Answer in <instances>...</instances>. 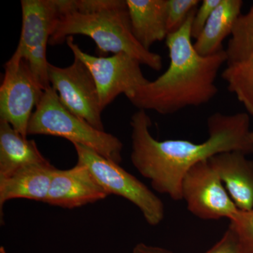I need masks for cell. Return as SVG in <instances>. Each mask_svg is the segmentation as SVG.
Wrapping results in <instances>:
<instances>
[{"instance_id":"cell-16","label":"cell","mask_w":253,"mask_h":253,"mask_svg":"<svg viewBox=\"0 0 253 253\" xmlns=\"http://www.w3.org/2000/svg\"><path fill=\"white\" fill-rule=\"evenodd\" d=\"M244 1L221 0L194 43L198 54L209 56L224 50L222 43L232 33Z\"/></svg>"},{"instance_id":"cell-24","label":"cell","mask_w":253,"mask_h":253,"mask_svg":"<svg viewBox=\"0 0 253 253\" xmlns=\"http://www.w3.org/2000/svg\"><path fill=\"white\" fill-rule=\"evenodd\" d=\"M0 253H6V250H5L4 247H3V246H1V247H0Z\"/></svg>"},{"instance_id":"cell-15","label":"cell","mask_w":253,"mask_h":253,"mask_svg":"<svg viewBox=\"0 0 253 253\" xmlns=\"http://www.w3.org/2000/svg\"><path fill=\"white\" fill-rule=\"evenodd\" d=\"M49 162L36 141L27 139L9 123L0 121V179L9 177L28 166Z\"/></svg>"},{"instance_id":"cell-19","label":"cell","mask_w":253,"mask_h":253,"mask_svg":"<svg viewBox=\"0 0 253 253\" xmlns=\"http://www.w3.org/2000/svg\"><path fill=\"white\" fill-rule=\"evenodd\" d=\"M199 0H168L167 30L168 35L182 27L190 14L197 9Z\"/></svg>"},{"instance_id":"cell-13","label":"cell","mask_w":253,"mask_h":253,"mask_svg":"<svg viewBox=\"0 0 253 253\" xmlns=\"http://www.w3.org/2000/svg\"><path fill=\"white\" fill-rule=\"evenodd\" d=\"M56 168L51 163L33 165L0 179V212L7 201L24 199L45 203Z\"/></svg>"},{"instance_id":"cell-20","label":"cell","mask_w":253,"mask_h":253,"mask_svg":"<svg viewBox=\"0 0 253 253\" xmlns=\"http://www.w3.org/2000/svg\"><path fill=\"white\" fill-rule=\"evenodd\" d=\"M244 253H253V208L249 211H240L230 221Z\"/></svg>"},{"instance_id":"cell-3","label":"cell","mask_w":253,"mask_h":253,"mask_svg":"<svg viewBox=\"0 0 253 253\" xmlns=\"http://www.w3.org/2000/svg\"><path fill=\"white\" fill-rule=\"evenodd\" d=\"M81 35L94 42L99 56L126 53L154 71L163 68L161 55L143 47L131 31L126 0H58L50 45Z\"/></svg>"},{"instance_id":"cell-9","label":"cell","mask_w":253,"mask_h":253,"mask_svg":"<svg viewBox=\"0 0 253 253\" xmlns=\"http://www.w3.org/2000/svg\"><path fill=\"white\" fill-rule=\"evenodd\" d=\"M0 86V121L27 138L28 125L44 94L24 60L10 58L4 66Z\"/></svg>"},{"instance_id":"cell-1","label":"cell","mask_w":253,"mask_h":253,"mask_svg":"<svg viewBox=\"0 0 253 253\" xmlns=\"http://www.w3.org/2000/svg\"><path fill=\"white\" fill-rule=\"evenodd\" d=\"M208 138L201 143L184 139L158 141L151 135L152 121L146 111L131 116V162L160 194L181 201V184L186 173L214 155L239 151L253 153V141L247 113H213L208 119Z\"/></svg>"},{"instance_id":"cell-21","label":"cell","mask_w":253,"mask_h":253,"mask_svg":"<svg viewBox=\"0 0 253 253\" xmlns=\"http://www.w3.org/2000/svg\"><path fill=\"white\" fill-rule=\"evenodd\" d=\"M221 0H204L201 3L199 9H196L194 20H193L192 28H191V36L195 40L198 38L200 33L204 29L208 19L211 17L213 11L220 4Z\"/></svg>"},{"instance_id":"cell-6","label":"cell","mask_w":253,"mask_h":253,"mask_svg":"<svg viewBox=\"0 0 253 253\" xmlns=\"http://www.w3.org/2000/svg\"><path fill=\"white\" fill-rule=\"evenodd\" d=\"M22 28L11 58L24 60L38 84L49 88L46 48L58 14V0H22Z\"/></svg>"},{"instance_id":"cell-5","label":"cell","mask_w":253,"mask_h":253,"mask_svg":"<svg viewBox=\"0 0 253 253\" xmlns=\"http://www.w3.org/2000/svg\"><path fill=\"white\" fill-rule=\"evenodd\" d=\"M73 145L77 154L78 164L87 168L109 195L121 196L134 204L149 225L157 226L162 222L165 217L164 204L147 186L119 164L94 150L81 144Z\"/></svg>"},{"instance_id":"cell-23","label":"cell","mask_w":253,"mask_h":253,"mask_svg":"<svg viewBox=\"0 0 253 253\" xmlns=\"http://www.w3.org/2000/svg\"><path fill=\"white\" fill-rule=\"evenodd\" d=\"M132 253H174L164 248L158 247V246H150L144 244V243H139L136 244L133 249Z\"/></svg>"},{"instance_id":"cell-4","label":"cell","mask_w":253,"mask_h":253,"mask_svg":"<svg viewBox=\"0 0 253 253\" xmlns=\"http://www.w3.org/2000/svg\"><path fill=\"white\" fill-rule=\"evenodd\" d=\"M39 134L59 136L72 144L83 145L117 164L123 161L122 141L68 111L51 86L44 91L28 125V135Z\"/></svg>"},{"instance_id":"cell-8","label":"cell","mask_w":253,"mask_h":253,"mask_svg":"<svg viewBox=\"0 0 253 253\" xmlns=\"http://www.w3.org/2000/svg\"><path fill=\"white\" fill-rule=\"evenodd\" d=\"M181 194L189 212L199 219L231 221L240 212L209 159L198 163L186 173Z\"/></svg>"},{"instance_id":"cell-25","label":"cell","mask_w":253,"mask_h":253,"mask_svg":"<svg viewBox=\"0 0 253 253\" xmlns=\"http://www.w3.org/2000/svg\"><path fill=\"white\" fill-rule=\"evenodd\" d=\"M251 139H252V140L253 141V131H251Z\"/></svg>"},{"instance_id":"cell-12","label":"cell","mask_w":253,"mask_h":253,"mask_svg":"<svg viewBox=\"0 0 253 253\" xmlns=\"http://www.w3.org/2000/svg\"><path fill=\"white\" fill-rule=\"evenodd\" d=\"M239 151H229L209 158L231 199L241 211L253 208V161Z\"/></svg>"},{"instance_id":"cell-17","label":"cell","mask_w":253,"mask_h":253,"mask_svg":"<svg viewBox=\"0 0 253 253\" xmlns=\"http://www.w3.org/2000/svg\"><path fill=\"white\" fill-rule=\"evenodd\" d=\"M221 76L228 90L253 117V50L244 59L226 63Z\"/></svg>"},{"instance_id":"cell-18","label":"cell","mask_w":253,"mask_h":253,"mask_svg":"<svg viewBox=\"0 0 253 253\" xmlns=\"http://www.w3.org/2000/svg\"><path fill=\"white\" fill-rule=\"evenodd\" d=\"M253 50V4L246 14L240 15L225 49L226 63L246 57Z\"/></svg>"},{"instance_id":"cell-2","label":"cell","mask_w":253,"mask_h":253,"mask_svg":"<svg viewBox=\"0 0 253 253\" xmlns=\"http://www.w3.org/2000/svg\"><path fill=\"white\" fill-rule=\"evenodd\" d=\"M196 9L180 29L166 38L169 57L167 71L155 81H148L128 99L138 109L174 114L208 104L218 94L216 79L226 62L225 49L209 56L198 54L191 36Z\"/></svg>"},{"instance_id":"cell-11","label":"cell","mask_w":253,"mask_h":253,"mask_svg":"<svg viewBox=\"0 0 253 253\" xmlns=\"http://www.w3.org/2000/svg\"><path fill=\"white\" fill-rule=\"evenodd\" d=\"M109 196L88 168L77 163L71 169L55 170L45 203L73 209L97 202Z\"/></svg>"},{"instance_id":"cell-10","label":"cell","mask_w":253,"mask_h":253,"mask_svg":"<svg viewBox=\"0 0 253 253\" xmlns=\"http://www.w3.org/2000/svg\"><path fill=\"white\" fill-rule=\"evenodd\" d=\"M48 76L50 85L68 111L96 129L104 131L97 87L92 75L83 61L74 57L72 64L66 68L49 63Z\"/></svg>"},{"instance_id":"cell-14","label":"cell","mask_w":253,"mask_h":253,"mask_svg":"<svg viewBox=\"0 0 253 253\" xmlns=\"http://www.w3.org/2000/svg\"><path fill=\"white\" fill-rule=\"evenodd\" d=\"M131 31L143 47L166 39L168 0H126Z\"/></svg>"},{"instance_id":"cell-22","label":"cell","mask_w":253,"mask_h":253,"mask_svg":"<svg viewBox=\"0 0 253 253\" xmlns=\"http://www.w3.org/2000/svg\"><path fill=\"white\" fill-rule=\"evenodd\" d=\"M205 253H244L232 226L229 224L221 239Z\"/></svg>"},{"instance_id":"cell-7","label":"cell","mask_w":253,"mask_h":253,"mask_svg":"<svg viewBox=\"0 0 253 253\" xmlns=\"http://www.w3.org/2000/svg\"><path fill=\"white\" fill-rule=\"evenodd\" d=\"M66 42L74 57L83 61L92 75L103 111L119 95L125 94L129 99L149 81L141 71V63L126 53L92 56L81 49L73 36L68 37Z\"/></svg>"}]
</instances>
